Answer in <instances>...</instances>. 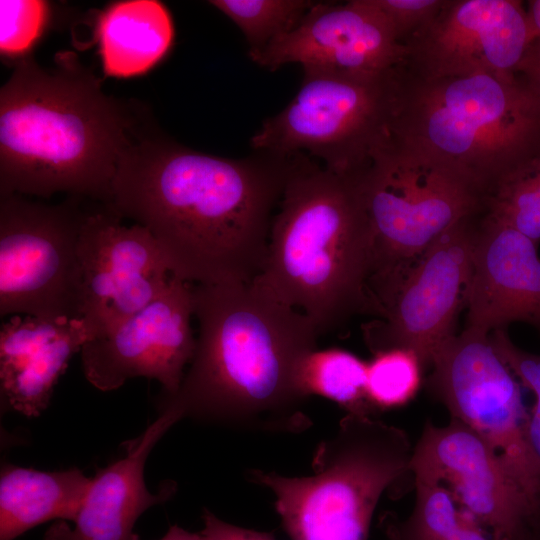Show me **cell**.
<instances>
[{"mask_svg": "<svg viewBox=\"0 0 540 540\" xmlns=\"http://www.w3.org/2000/svg\"><path fill=\"white\" fill-rule=\"evenodd\" d=\"M192 296L195 352L177 393L160 397V411L246 431L307 430L298 372L317 348L312 321L253 282L193 284Z\"/></svg>", "mask_w": 540, "mask_h": 540, "instance_id": "7a4b0ae2", "label": "cell"}, {"mask_svg": "<svg viewBox=\"0 0 540 540\" xmlns=\"http://www.w3.org/2000/svg\"><path fill=\"white\" fill-rule=\"evenodd\" d=\"M96 36L105 74L126 78L147 72L164 58L174 28L159 1H117L101 12Z\"/></svg>", "mask_w": 540, "mask_h": 540, "instance_id": "ffe728a7", "label": "cell"}, {"mask_svg": "<svg viewBox=\"0 0 540 540\" xmlns=\"http://www.w3.org/2000/svg\"><path fill=\"white\" fill-rule=\"evenodd\" d=\"M482 212L458 222L399 282L374 294L380 317L363 326L365 342L373 354L395 348L409 350L426 369L439 349L456 335L459 312L467 305Z\"/></svg>", "mask_w": 540, "mask_h": 540, "instance_id": "8fae6325", "label": "cell"}, {"mask_svg": "<svg viewBox=\"0 0 540 540\" xmlns=\"http://www.w3.org/2000/svg\"><path fill=\"white\" fill-rule=\"evenodd\" d=\"M51 19V7L45 1H0V51L10 60L20 61L43 36Z\"/></svg>", "mask_w": 540, "mask_h": 540, "instance_id": "484cf974", "label": "cell"}, {"mask_svg": "<svg viewBox=\"0 0 540 540\" xmlns=\"http://www.w3.org/2000/svg\"><path fill=\"white\" fill-rule=\"evenodd\" d=\"M402 45L432 20L446 0H373Z\"/></svg>", "mask_w": 540, "mask_h": 540, "instance_id": "83f0119b", "label": "cell"}, {"mask_svg": "<svg viewBox=\"0 0 540 540\" xmlns=\"http://www.w3.org/2000/svg\"><path fill=\"white\" fill-rule=\"evenodd\" d=\"M292 160L220 157L142 133L120 161L106 209L149 230L183 281L252 283Z\"/></svg>", "mask_w": 540, "mask_h": 540, "instance_id": "6da1fadb", "label": "cell"}, {"mask_svg": "<svg viewBox=\"0 0 540 540\" xmlns=\"http://www.w3.org/2000/svg\"><path fill=\"white\" fill-rule=\"evenodd\" d=\"M423 368L417 356L405 349L374 354L367 363L366 396L373 411L397 408L408 403L421 383Z\"/></svg>", "mask_w": 540, "mask_h": 540, "instance_id": "cb8c5ba5", "label": "cell"}, {"mask_svg": "<svg viewBox=\"0 0 540 540\" xmlns=\"http://www.w3.org/2000/svg\"><path fill=\"white\" fill-rule=\"evenodd\" d=\"M202 519L204 528L201 534L206 540H275L271 533L227 523L208 509H204Z\"/></svg>", "mask_w": 540, "mask_h": 540, "instance_id": "f1b7e54d", "label": "cell"}, {"mask_svg": "<svg viewBox=\"0 0 540 540\" xmlns=\"http://www.w3.org/2000/svg\"><path fill=\"white\" fill-rule=\"evenodd\" d=\"M414 481L444 485L459 506L504 540L540 525V516L495 450L473 429L450 417L426 422L409 464Z\"/></svg>", "mask_w": 540, "mask_h": 540, "instance_id": "7c38bea8", "label": "cell"}, {"mask_svg": "<svg viewBox=\"0 0 540 540\" xmlns=\"http://www.w3.org/2000/svg\"><path fill=\"white\" fill-rule=\"evenodd\" d=\"M540 526L532 527L528 529L521 537L517 540H540Z\"/></svg>", "mask_w": 540, "mask_h": 540, "instance_id": "d6a6232c", "label": "cell"}, {"mask_svg": "<svg viewBox=\"0 0 540 540\" xmlns=\"http://www.w3.org/2000/svg\"><path fill=\"white\" fill-rule=\"evenodd\" d=\"M398 68L370 79L304 72L294 98L251 137L252 148L280 157L309 154L336 173H361L391 134Z\"/></svg>", "mask_w": 540, "mask_h": 540, "instance_id": "ba28073f", "label": "cell"}, {"mask_svg": "<svg viewBox=\"0 0 540 540\" xmlns=\"http://www.w3.org/2000/svg\"><path fill=\"white\" fill-rule=\"evenodd\" d=\"M407 433L370 415L347 413L313 453L309 476L250 470L274 494L291 540H368L380 497L411 474Z\"/></svg>", "mask_w": 540, "mask_h": 540, "instance_id": "8992f818", "label": "cell"}, {"mask_svg": "<svg viewBox=\"0 0 540 540\" xmlns=\"http://www.w3.org/2000/svg\"><path fill=\"white\" fill-rule=\"evenodd\" d=\"M243 32L248 53L262 50L294 29L314 1L308 0H212L209 1Z\"/></svg>", "mask_w": 540, "mask_h": 540, "instance_id": "603a6c76", "label": "cell"}, {"mask_svg": "<svg viewBox=\"0 0 540 540\" xmlns=\"http://www.w3.org/2000/svg\"><path fill=\"white\" fill-rule=\"evenodd\" d=\"M374 235L357 175L293 156L253 283L326 334L357 315L379 318L369 280Z\"/></svg>", "mask_w": 540, "mask_h": 540, "instance_id": "277c9868", "label": "cell"}, {"mask_svg": "<svg viewBox=\"0 0 540 540\" xmlns=\"http://www.w3.org/2000/svg\"><path fill=\"white\" fill-rule=\"evenodd\" d=\"M386 540H391V539H389V538L386 537Z\"/></svg>", "mask_w": 540, "mask_h": 540, "instance_id": "e575fe53", "label": "cell"}, {"mask_svg": "<svg viewBox=\"0 0 540 540\" xmlns=\"http://www.w3.org/2000/svg\"><path fill=\"white\" fill-rule=\"evenodd\" d=\"M489 337L502 360L534 396V405L528 417L527 436L540 468V355L516 346L508 336L507 329L495 330Z\"/></svg>", "mask_w": 540, "mask_h": 540, "instance_id": "4316f807", "label": "cell"}, {"mask_svg": "<svg viewBox=\"0 0 540 540\" xmlns=\"http://www.w3.org/2000/svg\"><path fill=\"white\" fill-rule=\"evenodd\" d=\"M138 126L75 60L46 70L21 59L0 90V195L66 192L107 208Z\"/></svg>", "mask_w": 540, "mask_h": 540, "instance_id": "3957f363", "label": "cell"}, {"mask_svg": "<svg viewBox=\"0 0 540 540\" xmlns=\"http://www.w3.org/2000/svg\"><path fill=\"white\" fill-rule=\"evenodd\" d=\"M526 12L532 42L534 39L540 37V0L529 1Z\"/></svg>", "mask_w": 540, "mask_h": 540, "instance_id": "4dcf8cb0", "label": "cell"}, {"mask_svg": "<svg viewBox=\"0 0 540 540\" xmlns=\"http://www.w3.org/2000/svg\"><path fill=\"white\" fill-rule=\"evenodd\" d=\"M91 479L76 467L50 472L3 465L0 476V540H14L50 520L72 522Z\"/></svg>", "mask_w": 540, "mask_h": 540, "instance_id": "44dd1931", "label": "cell"}, {"mask_svg": "<svg viewBox=\"0 0 540 540\" xmlns=\"http://www.w3.org/2000/svg\"><path fill=\"white\" fill-rule=\"evenodd\" d=\"M357 176L374 235L375 288L395 285L440 236L485 210L458 172L392 133Z\"/></svg>", "mask_w": 540, "mask_h": 540, "instance_id": "52a82bcc", "label": "cell"}, {"mask_svg": "<svg viewBox=\"0 0 540 540\" xmlns=\"http://www.w3.org/2000/svg\"><path fill=\"white\" fill-rule=\"evenodd\" d=\"M160 540H206L200 533L189 532L178 525L170 526L167 533Z\"/></svg>", "mask_w": 540, "mask_h": 540, "instance_id": "1f68e13d", "label": "cell"}, {"mask_svg": "<svg viewBox=\"0 0 540 540\" xmlns=\"http://www.w3.org/2000/svg\"><path fill=\"white\" fill-rule=\"evenodd\" d=\"M535 168H536V171H537V174H538V177H539V181H540V158H538L535 161Z\"/></svg>", "mask_w": 540, "mask_h": 540, "instance_id": "836d02e7", "label": "cell"}, {"mask_svg": "<svg viewBox=\"0 0 540 540\" xmlns=\"http://www.w3.org/2000/svg\"><path fill=\"white\" fill-rule=\"evenodd\" d=\"M367 363L340 349H315L302 361L298 382L307 398L318 395L337 403L347 413H373L366 396ZM371 416V415H370Z\"/></svg>", "mask_w": 540, "mask_h": 540, "instance_id": "7402d4cb", "label": "cell"}, {"mask_svg": "<svg viewBox=\"0 0 540 540\" xmlns=\"http://www.w3.org/2000/svg\"><path fill=\"white\" fill-rule=\"evenodd\" d=\"M82 197L56 205L0 195V315L82 319Z\"/></svg>", "mask_w": 540, "mask_h": 540, "instance_id": "9c48e42d", "label": "cell"}, {"mask_svg": "<svg viewBox=\"0 0 540 540\" xmlns=\"http://www.w3.org/2000/svg\"><path fill=\"white\" fill-rule=\"evenodd\" d=\"M536 160L505 179L486 199L485 210L538 246L540 181L535 168Z\"/></svg>", "mask_w": 540, "mask_h": 540, "instance_id": "d4e9b609", "label": "cell"}, {"mask_svg": "<svg viewBox=\"0 0 540 540\" xmlns=\"http://www.w3.org/2000/svg\"><path fill=\"white\" fill-rule=\"evenodd\" d=\"M426 383L450 417L495 450L540 516V468L528 441L529 414L516 376L489 334L464 328L449 339L434 356Z\"/></svg>", "mask_w": 540, "mask_h": 540, "instance_id": "30bf717a", "label": "cell"}, {"mask_svg": "<svg viewBox=\"0 0 540 540\" xmlns=\"http://www.w3.org/2000/svg\"><path fill=\"white\" fill-rule=\"evenodd\" d=\"M192 285L173 275L160 297L87 340L80 352L88 382L100 391H112L128 379L146 377L159 381L163 396L177 393L196 347Z\"/></svg>", "mask_w": 540, "mask_h": 540, "instance_id": "5bb4252c", "label": "cell"}, {"mask_svg": "<svg viewBox=\"0 0 540 540\" xmlns=\"http://www.w3.org/2000/svg\"><path fill=\"white\" fill-rule=\"evenodd\" d=\"M106 209L88 213L79 239L82 319L91 338L133 316L169 286L173 274L145 227L125 226Z\"/></svg>", "mask_w": 540, "mask_h": 540, "instance_id": "9a60e30c", "label": "cell"}, {"mask_svg": "<svg viewBox=\"0 0 540 540\" xmlns=\"http://www.w3.org/2000/svg\"><path fill=\"white\" fill-rule=\"evenodd\" d=\"M514 74L540 107V37L528 45Z\"/></svg>", "mask_w": 540, "mask_h": 540, "instance_id": "f546056e", "label": "cell"}, {"mask_svg": "<svg viewBox=\"0 0 540 540\" xmlns=\"http://www.w3.org/2000/svg\"><path fill=\"white\" fill-rule=\"evenodd\" d=\"M391 133L443 161L486 201L540 157V107L515 74L426 80L399 67Z\"/></svg>", "mask_w": 540, "mask_h": 540, "instance_id": "5b68a950", "label": "cell"}, {"mask_svg": "<svg viewBox=\"0 0 540 540\" xmlns=\"http://www.w3.org/2000/svg\"><path fill=\"white\" fill-rule=\"evenodd\" d=\"M537 247L488 211L480 214L465 328L490 334L523 322L540 333Z\"/></svg>", "mask_w": 540, "mask_h": 540, "instance_id": "e0dca14e", "label": "cell"}, {"mask_svg": "<svg viewBox=\"0 0 540 540\" xmlns=\"http://www.w3.org/2000/svg\"><path fill=\"white\" fill-rule=\"evenodd\" d=\"M405 51L373 0H351L315 2L294 29L248 54L269 70L298 63L304 72L370 79L398 68Z\"/></svg>", "mask_w": 540, "mask_h": 540, "instance_id": "2e32d148", "label": "cell"}, {"mask_svg": "<svg viewBox=\"0 0 540 540\" xmlns=\"http://www.w3.org/2000/svg\"><path fill=\"white\" fill-rule=\"evenodd\" d=\"M531 43L527 12L515 0H446L403 45L401 69L419 79L475 73L513 75Z\"/></svg>", "mask_w": 540, "mask_h": 540, "instance_id": "4fadbf2b", "label": "cell"}, {"mask_svg": "<svg viewBox=\"0 0 540 540\" xmlns=\"http://www.w3.org/2000/svg\"><path fill=\"white\" fill-rule=\"evenodd\" d=\"M180 419L170 410L128 442L126 455L92 477L73 526L55 522L43 540H139L134 532L137 519L150 507L163 503L174 493L173 482H165L157 493L144 480L145 462L159 439Z\"/></svg>", "mask_w": 540, "mask_h": 540, "instance_id": "ac0fdd59", "label": "cell"}, {"mask_svg": "<svg viewBox=\"0 0 540 540\" xmlns=\"http://www.w3.org/2000/svg\"><path fill=\"white\" fill-rule=\"evenodd\" d=\"M91 338L83 319L12 316L0 330L1 406L39 416L70 358Z\"/></svg>", "mask_w": 540, "mask_h": 540, "instance_id": "d6986e66", "label": "cell"}]
</instances>
